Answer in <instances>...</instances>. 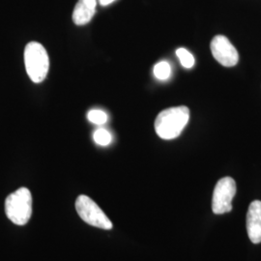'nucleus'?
Wrapping results in <instances>:
<instances>
[{
	"label": "nucleus",
	"mask_w": 261,
	"mask_h": 261,
	"mask_svg": "<svg viewBox=\"0 0 261 261\" xmlns=\"http://www.w3.org/2000/svg\"><path fill=\"white\" fill-rule=\"evenodd\" d=\"M24 64L29 79L40 84L47 77L49 58L46 48L38 42H30L24 48Z\"/></svg>",
	"instance_id": "f03ea898"
},
{
	"label": "nucleus",
	"mask_w": 261,
	"mask_h": 261,
	"mask_svg": "<svg viewBox=\"0 0 261 261\" xmlns=\"http://www.w3.org/2000/svg\"><path fill=\"white\" fill-rule=\"evenodd\" d=\"M93 140L98 145L107 146L112 142V135L109 130L103 128H100L94 132Z\"/></svg>",
	"instance_id": "9d476101"
},
{
	"label": "nucleus",
	"mask_w": 261,
	"mask_h": 261,
	"mask_svg": "<svg viewBox=\"0 0 261 261\" xmlns=\"http://www.w3.org/2000/svg\"><path fill=\"white\" fill-rule=\"evenodd\" d=\"M236 194V183L231 177H224L216 184L212 198V210L216 215L229 213Z\"/></svg>",
	"instance_id": "39448f33"
},
{
	"label": "nucleus",
	"mask_w": 261,
	"mask_h": 261,
	"mask_svg": "<svg viewBox=\"0 0 261 261\" xmlns=\"http://www.w3.org/2000/svg\"><path fill=\"white\" fill-rule=\"evenodd\" d=\"M99 3L102 5V6H108L110 4H112V2H114L115 0H98Z\"/></svg>",
	"instance_id": "ddd939ff"
},
{
	"label": "nucleus",
	"mask_w": 261,
	"mask_h": 261,
	"mask_svg": "<svg viewBox=\"0 0 261 261\" xmlns=\"http://www.w3.org/2000/svg\"><path fill=\"white\" fill-rule=\"evenodd\" d=\"M247 231L253 244L261 243V201L254 200L247 213Z\"/></svg>",
	"instance_id": "0eeeda50"
},
{
	"label": "nucleus",
	"mask_w": 261,
	"mask_h": 261,
	"mask_svg": "<svg viewBox=\"0 0 261 261\" xmlns=\"http://www.w3.org/2000/svg\"><path fill=\"white\" fill-rule=\"evenodd\" d=\"M211 51L215 59L224 67H233L239 61L237 49L224 35H217L211 42Z\"/></svg>",
	"instance_id": "423d86ee"
},
{
	"label": "nucleus",
	"mask_w": 261,
	"mask_h": 261,
	"mask_svg": "<svg viewBox=\"0 0 261 261\" xmlns=\"http://www.w3.org/2000/svg\"><path fill=\"white\" fill-rule=\"evenodd\" d=\"M97 0H79L73 12V21L76 25L87 24L95 15Z\"/></svg>",
	"instance_id": "6e6552de"
},
{
	"label": "nucleus",
	"mask_w": 261,
	"mask_h": 261,
	"mask_svg": "<svg viewBox=\"0 0 261 261\" xmlns=\"http://www.w3.org/2000/svg\"><path fill=\"white\" fill-rule=\"evenodd\" d=\"M75 210L86 224L107 230L112 229V223L111 220L89 196L84 195L77 196L75 200Z\"/></svg>",
	"instance_id": "20e7f679"
},
{
	"label": "nucleus",
	"mask_w": 261,
	"mask_h": 261,
	"mask_svg": "<svg viewBox=\"0 0 261 261\" xmlns=\"http://www.w3.org/2000/svg\"><path fill=\"white\" fill-rule=\"evenodd\" d=\"M176 56L184 68L191 69L193 66L195 65V62H196L195 57L190 51H188L186 48H183V47L178 48L176 50Z\"/></svg>",
	"instance_id": "9b49d317"
},
{
	"label": "nucleus",
	"mask_w": 261,
	"mask_h": 261,
	"mask_svg": "<svg viewBox=\"0 0 261 261\" xmlns=\"http://www.w3.org/2000/svg\"><path fill=\"white\" fill-rule=\"evenodd\" d=\"M171 74V67L167 61H161L154 66V75L160 81H167Z\"/></svg>",
	"instance_id": "1a4fd4ad"
},
{
	"label": "nucleus",
	"mask_w": 261,
	"mask_h": 261,
	"mask_svg": "<svg viewBox=\"0 0 261 261\" xmlns=\"http://www.w3.org/2000/svg\"><path fill=\"white\" fill-rule=\"evenodd\" d=\"M190 119V110L185 106L162 111L155 120V132L163 140L178 138Z\"/></svg>",
	"instance_id": "f257e3e1"
},
{
	"label": "nucleus",
	"mask_w": 261,
	"mask_h": 261,
	"mask_svg": "<svg viewBox=\"0 0 261 261\" xmlns=\"http://www.w3.org/2000/svg\"><path fill=\"white\" fill-rule=\"evenodd\" d=\"M5 213L12 223L24 225L32 215V196L28 188H19L5 200Z\"/></svg>",
	"instance_id": "7ed1b4c3"
},
{
	"label": "nucleus",
	"mask_w": 261,
	"mask_h": 261,
	"mask_svg": "<svg viewBox=\"0 0 261 261\" xmlns=\"http://www.w3.org/2000/svg\"><path fill=\"white\" fill-rule=\"evenodd\" d=\"M88 120L96 124V125H103L106 122L108 121V115L106 112L100 110H92L88 112L87 114Z\"/></svg>",
	"instance_id": "f8f14e48"
}]
</instances>
